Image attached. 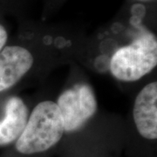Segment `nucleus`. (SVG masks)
I'll use <instances>...</instances> for the list:
<instances>
[{"mask_svg":"<svg viewBox=\"0 0 157 157\" xmlns=\"http://www.w3.org/2000/svg\"><path fill=\"white\" fill-rule=\"evenodd\" d=\"M133 116L136 128L143 138H157V83L145 86L135 98Z\"/></svg>","mask_w":157,"mask_h":157,"instance_id":"39448f33","label":"nucleus"},{"mask_svg":"<svg viewBox=\"0 0 157 157\" xmlns=\"http://www.w3.org/2000/svg\"><path fill=\"white\" fill-rule=\"evenodd\" d=\"M157 65V40L145 31L130 43L116 50L110 60V72L121 81H136L151 72Z\"/></svg>","mask_w":157,"mask_h":157,"instance_id":"f03ea898","label":"nucleus"},{"mask_svg":"<svg viewBox=\"0 0 157 157\" xmlns=\"http://www.w3.org/2000/svg\"><path fill=\"white\" fill-rule=\"evenodd\" d=\"M65 133L63 120L56 102L45 101L34 107L25 129L16 141L23 155H33L56 145Z\"/></svg>","mask_w":157,"mask_h":157,"instance_id":"f257e3e1","label":"nucleus"},{"mask_svg":"<svg viewBox=\"0 0 157 157\" xmlns=\"http://www.w3.org/2000/svg\"><path fill=\"white\" fill-rule=\"evenodd\" d=\"M29 117L28 108L21 98L12 96L6 104V115L0 121V146L17 140Z\"/></svg>","mask_w":157,"mask_h":157,"instance_id":"423d86ee","label":"nucleus"},{"mask_svg":"<svg viewBox=\"0 0 157 157\" xmlns=\"http://www.w3.org/2000/svg\"><path fill=\"white\" fill-rule=\"evenodd\" d=\"M57 106L61 113L65 132L80 129L98 109L95 94L86 83L74 85L59 95Z\"/></svg>","mask_w":157,"mask_h":157,"instance_id":"7ed1b4c3","label":"nucleus"},{"mask_svg":"<svg viewBox=\"0 0 157 157\" xmlns=\"http://www.w3.org/2000/svg\"><path fill=\"white\" fill-rule=\"evenodd\" d=\"M7 39H8L7 32L5 27L2 25H0V51L4 48L6 41H7Z\"/></svg>","mask_w":157,"mask_h":157,"instance_id":"0eeeda50","label":"nucleus"},{"mask_svg":"<svg viewBox=\"0 0 157 157\" xmlns=\"http://www.w3.org/2000/svg\"><path fill=\"white\" fill-rule=\"evenodd\" d=\"M33 62V54L22 46L9 45L0 51V93L17 84Z\"/></svg>","mask_w":157,"mask_h":157,"instance_id":"20e7f679","label":"nucleus"}]
</instances>
